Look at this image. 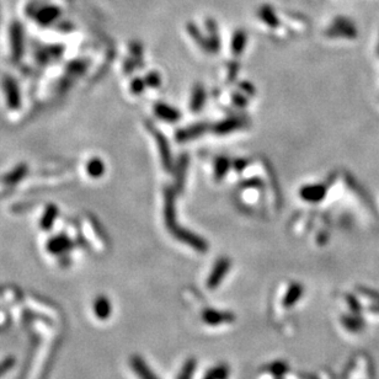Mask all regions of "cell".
<instances>
[{
	"instance_id": "cell-9",
	"label": "cell",
	"mask_w": 379,
	"mask_h": 379,
	"mask_svg": "<svg viewBox=\"0 0 379 379\" xmlns=\"http://www.w3.org/2000/svg\"><path fill=\"white\" fill-rule=\"evenodd\" d=\"M244 125V121L241 119H229L223 121V122L218 123L217 126L214 127V132H217L218 134H225L229 133V132L235 131L241 126Z\"/></svg>"
},
{
	"instance_id": "cell-17",
	"label": "cell",
	"mask_w": 379,
	"mask_h": 379,
	"mask_svg": "<svg viewBox=\"0 0 379 379\" xmlns=\"http://www.w3.org/2000/svg\"><path fill=\"white\" fill-rule=\"evenodd\" d=\"M229 165H231V164H229V162L225 159V158H219V160H218L217 164H215V176L217 177L224 176V174L228 171Z\"/></svg>"
},
{
	"instance_id": "cell-22",
	"label": "cell",
	"mask_w": 379,
	"mask_h": 379,
	"mask_svg": "<svg viewBox=\"0 0 379 379\" xmlns=\"http://www.w3.org/2000/svg\"><path fill=\"white\" fill-rule=\"evenodd\" d=\"M373 310H375V312H378V313H379V306L377 307V308H373Z\"/></svg>"
},
{
	"instance_id": "cell-18",
	"label": "cell",
	"mask_w": 379,
	"mask_h": 379,
	"mask_svg": "<svg viewBox=\"0 0 379 379\" xmlns=\"http://www.w3.org/2000/svg\"><path fill=\"white\" fill-rule=\"evenodd\" d=\"M144 84L145 80H140V79H134L131 84V91L134 94H140L144 89Z\"/></svg>"
},
{
	"instance_id": "cell-21",
	"label": "cell",
	"mask_w": 379,
	"mask_h": 379,
	"mask_svg": "<svg viewBox=\"0 0 379 379\" xmlns=\"http://www.w3.org/2000/svg\"><path fill=\"white\" fill-rule=\"evenodd\" d=\"M10 364H11L10 361H8V362H5V363L0 364V374H2L3 372H5V370H7L9 367H10Z\"/></svg>"
},
{
	"instance_id": "cell-20",
	"label": "cell",
	"mask_w": 379,
	"mask_h": 379,
	"mask_svg": "<svg viewBox=\"0 0 379 379\" xmlns=\"http://www.w3.org/2000/svg\"><path fill=\"white\" fill-rule=\"evenodd\" d=\"M145 83L146 84L151 85V86H157L160 84V79H159V75H158L157 73H151V74H148L145 78Z\"/></svg>"
},
{
	"instance_id": "cell-4",
	"label": "cell",
	"mask_w": 379,
	"mask_h": 379,
	"mask_svg": "<svg viewBox=\"0 0 379 379\" xmlns=\"http://www.w3.org/2000/svg\"><path fill=\"white\" fill-rule=\"evenodd\" d=\"M325 186L319 185H307L300 190V197L303 198L307 202H319L320 200H323V197L325 196Z\"/></svg>"
},
{
	"instance_id": "cell-16",
	"label": "cell",
	"mask_w": 379,
	"mask_h": 379,
	"mask_svg": "<svg viewBox=\"0 0 379 379\" xmlns=\"http://www.w3.org/2000/svg\"><path fill=\"white\" fill-rule=\"evenodd\" d=\"M68 248V240L64 237H57L48 243V250L54 254L64 251Z\"/></svg>"
},
{
	"instance_id": "cell-5",
	"label": "cell",
	"mask_w": 379,
	"mask_h": 379,
	"mask_svg": "<svg viewBox=\"0 0 379 379\" xmlns=\"http://www.w3.org/2000/svg\"><path fill=\"white\" fill-rule=\"evenodd\" d=\"M154 111L159 119L166 121V122H176L180 119L179 112L166 103H157Z\"/></svg>"
},
{
	"instance_id": "cell-10",
	"label": "cell",
	"mask_w": 379,
	"mask_h": 379,
	"mask_svg": "<svg viewBox=\"0 0 379 379\" xmlns=\"http://www.w3.org/2000/svg\"><path fill=\"white\" fill-rule=\"evenodd\" d=\"M206 131V126L205 125H196L192 126V127H188L186 129H182L177 133V140L179 142H185V140H190L192 138L200 136L202 134L203 132Z\"/></svg>"
},
{
	"instance_id": "cell-14",
	"label": "cell",
	"mask_w": 379,
	"mask_h": 379,
	"mask_svg": "<svg viewBox=\"0 0 379 379\" xmlns=\"http://www.w3.org/2000/svg\"><path fill=\"white\" fill-rule=\"evenodd\" d=\"M155 137H157L158 145H159L160 153H162L164 166H165L166 170H170V169H169V168H170L171 159H170V151L168 150V143H166L165 138H164L163 136H160L159 133H155Z\"/></svg>"
},
{
	"instance_id": "cell-15",
	"label": "cell",
	"mask_w": 379,
	"mask_h": 379,
	"mask_svg": "<svg viewBox=\"0 0 379 379\" xmlns=\"http://www.w3.org/2000/svg\"><path fill=\"white\" fill-rule=\"evenodd\" d=\"M187 31H188L190 36L194 37V39L196 40V42L198 43V45L201 46V47L205 48V50L207 52H211V50H209L208 39H206L205 36H202V34H201V31L198 30L196 25H195V24H188L187 25Z\"/></svg>"
},
{
	"instance_id": "cell-3",
	"label": "cell",
	"mask_w": 379,
	"mask_h": 379,
	"mask_svg": "<svg viewBox=\"0 0 379 379\" xmlns=\"http://www.w3.org/2000/svg\"><path fill=\"white\" fill-rule=\"evenodd\" d=\"M24 52V37L21 26L17 22L11 25L10 28V54L13 62H19Z\"/></svg>"
},
{
	"instance_id": "cell-1",
	"label": "cell",
	"mask_w": 379,
	"mask_h": 379,
	"mask_svg": "<svg viewBox=\"0 0 379 379\" xmlns=\"http://www.w3.org/2000/svg\"><path fill=\"white\" fill-rule=\"evenodd\" d=\"M326 34L330 37H352L357 36V31H356L355 25L351 20H349L347 17H336L332 22V25L330 26L326 30Z\"/></svg>"
},
{
	"instance_id": "cell-12",
	"label": "cell",
	"mask_w": 379,
	"mask_h": 379,
	"mask_svg": "<svg viewBox=\"0 0 379 379\" xmlns=\"http://www.w3.org/2000/svg\"><path fill=\"white\" fill-rule=\"evenodd\" d=\"M246 45V33L244 30H238L233 36L232 41V51L234 56H239L243 53L244 47Z\"/></svg>"
},
{
	"instance_id": "cell-11",
	"label": "cell",
	"mask_w": 379,
	"mask_h": 379,
	"mask_svg": "<svg viewBox=\"0 0 379 379\" xmlns=\"http://www.w3.org/2000/svg\"><path fill=\"white\" fill-rule=\"evenodd\" d=\"M57 215H58V209H57L56 206L50 205L48 207H46L45 214H42L41 217V229H45V231L51 229L52 224L56 220Z\"/></svg>"
},
{
	"instance_id": "cell-13",
	"label": "cell",
	"mask_w": 379,
	"mask_h": 379,
	"mask_svg": "<svg viewBox=\"0 0 379 379\" xmlns=\"http://www.w3.org/2000/svg\"><path fill=\"white\" fill-rule=\"evenodd\" d=\"M203 102H205V91H203L202 86L197 85L194 89V93H192V100L191 103H190V107L192 108L194 112H197L203 106Z\"/></svg>"
},
{
	"instance_id": "cell-6",
	"label": "cell",
	"mask_w": 379,
	"mask_h": 379,
	"mask_svg": "<svg viewBox=\"0 0 379 379\" xmlns=\"http://www.w3.org/2000/svg\"><path fill=\"white\" fill-rule=\"evenodd\" d=\"M257 15L262 20V22H265L270 27H277V26L280 25V21H278L274 8L270 7V5H263V7L258 9Z\"/></svg>"
},
{
	"instance_id": "cell-8",
	"label": "cell",
	"mask_w": 379,
	"mask_h": 379,
	"mask_svg": "<svg viewBox=\"0 0 379 379\" xmlns=\"http://www.w3.org/2000/svg\"><path fill=\"white\" fill-rule=\"evenodd\" d=\"M206 27L207 31H208V43H209V50L211 52H217L218 48H219V36H218V31H217V25H215L214 20L208 19L206 21Z\"/></svg>"
},
{
	"instance_id": "cell-19",
	"label": "cell",
	"mask_w": 379,
	"mask_h": 379,
	"mask_svg": "<svg viewBox=\"0 0 379 379\" xmlns=\"http://www.w3.org/2000/svg\"><path fill=\"white\" fill-rule=\"evenodd\" d=\"M106 307H107V304H106V301L103 299L99 300L96 303V313L97 315H100V318H105L106 314H107L108 308H106Z\"/></svg>"
},
{
	"instance_id": "cell-7",
	"label": "cell",
	"mask_w": 379,
	"mask_h": 379,
	"mask_svg": "<svg viewBox=\"0 0 379 379\" xmlns=\"http://www.w3.org/2000/svg\"><path fill=\"white\" fill-rule=\"evenodd\" d=\"M85 171L93 179H99L105 172V164L100 158H91L85 165Z\"/></svg>"
},
{
	"instance_id": "cell-2",
	"label": "cell",
	"mask_w": 379,
	"mask_h": 379,
	"mask_svg": "<svg viewBox=\"0 0 379 379\" xmlns=\"http://www.w3.org/2000/svg\"><path fill=\"white\" fill-rule=\"evenodd\" d=\"M2 90L4 94L5 102L9 108H14V111L17 110L20 106V91L15 79L11 77L5 75L2 80Z\"/></svg>"
}]
</instances>
